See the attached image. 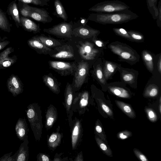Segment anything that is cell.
<instances>
[{
	"label": "cell",
	"mask_w": 161,
	"mask_h": 161,
	"mask_svg": "<svg viewBox=\"0 0 161 161\" xmlns=\"http://www.w3.org/2000/svg\"><path fill=\"white\" fill-rule=\"evenodd\" d=\"M138 17L136 13L127 9L111 13H92L87 19L103 25L119 24L127 23Z\"/></svg>",
	"instance_id": "1"
},
{
	"label": "cell",
	"mask_w": 161,
	"mask_h": 161,
	"mask_svg": "<svg viewBox=\"0 0 161 161\" xmlns=\"http://www.w3.org/2000/svg\"><path fill=\"white\" fill-rule=\"evenodd\" d=\"M130 7L118 0L105 1L97 3L89 9L95 13H111L129 9Z\"/></svg>",
	"instance_id": "2"
},
{
	"label": "cell",
	"mask_w": 161,
	"mask_h": 161,
	"mask_svg": "<svg viewBox=\"0 0 161 161\" xmlns=\"http://www.w3.org/2000/svg\"><path fill=\"white\" fill-rule=\"evenodd\" d=\"M73 25L72 20L69 22L64 21L51 28L44 29L43 31L44 32L58 37L71 39L72 36Z\"/></svg>",
	"instance_id": "3"
},
{
	"label": "cell",
	"mask_w": 161,
	"mask_h": 161,
	"mask_svg": "<svg viewBox=\"0 0 161 161\" xmlns=\"http://www.w3.org/2000/svg\"><path fill=\"white\" fill-rule=\"evenodd\" d=\"M48 63L50 68L63 76L72 75L75 72L77 68V66L74 62L49 61Z\"/></svg>",
	"instance_id": "4"
},
{
	"label": "cell",
	"mask_w": 161,
	"mask_h": 161,
	"mask_svg": "<svg viewBox=\"0 0 161 161\" xmlns=\"http://www.w3.org/2000/svg\"><path fill=\"white\" fill-rule=\"evenodd\" d=\"M89 65L83 60L78 63L75 71L74 86L75 87H80L84 83L87 75Z\"/></svg>",
	"instance_id": "5"
},
{
	"label": "cell",
	"mask_w": 161,
	"mask_h": 161,
	"mask_svg": "<svg viewBox=\"0 0 161 161\" xmlns=\"http://www.w3.org/2000/svg\"><path fill=\"white\" fill-rule=\"evenodd\" d=\"M78 47L80 56L85 60L94 59L98 52V50L94 47L93 44L88 42H82L78 45Z\"/></svg>",
	"instance_id": "6"
},
{
	"label": "cell",
	"mask_w": 161,
	"mask_h": 161,
	"mask_svg": "<svg viewBox=\"0 0 161 161\" xmlns=\"http://www.w3.org/2000/svg\"><path fill=\"white\" fill-rule=\"evenodd\" d=\"M14 51L13 48L9 47L0 53V69L9 67L17 61V56L11 55Z\"/></svg>",
	"instance_id": "7"
},
{
	"label": "cell",
	"mask_w": 161,
	"mask_h": 161,
	"mask_svg": "<svg viewBox=\"0 0 161 161\" xmlns=\"http://www.w3.org/2000/svg\"><path fill=\"white\" fill-rule=\"evenodd\" d=\"M8 89L13 96L16 97L23 91V85L19 77L12 75L8 79L7 82Z\"/></svg>",
	"instance_id": "8"
},
{
	"label": "cell",
	"mask_w": 161,
	"mask_h": 161,
	"mask_svg": "<svg viewBox=\"0 0 161 161\" xmlns=\"http://www.w3.org/2000/svg\"><path fill=\"white\" fill-rule=\"evenodd\" d=\"M30 18L43 23H50L53 20L49 13L45 9L32 7Z\"/></svg>",
	"instance_id": "9"
},
{
	"label": "cell",
	"mask_w": 161,
	"mask_h": 161,
	"mask_svg": "<svg viewBox=\"0 0 161 161\" xmlns=\"http://www.w3.org/2000/svg\"><path fill=\"white\" fill-rule=\"evenodd\" d=\"M80 26L74 28L73 30L72 36L79 37L83 39L91 38L98 35L100 31L97 30L90 27Z\"/></svg>",
	"instance_id": "10"
},
{
	"label": "cell",
	"mask_w": 161,
	"mask_h": 161,
	"mask_svg": "<svg viewBox=\"0 0 161 161\" xmlns=\"http://www.w3.org/2000/svg\"><path fill=\"white\" fill-rule=\"evenodd\" d=\"M58 52L51 56L52 58L63 59H73L75 58L74 51L69 45H65L56 47Z\"/></svg>",
	"instance_id": "11"
},
{
	"label": "cell",
	"mask_w": 161,
	"mask_h": 161,
	"mask_svg": "<svg viewBox=\"0 0 161 161\" xmlns=\"http://www.w3.org/2000/svg\"><path fill=\"white\" fill-rule=\"evenodd\" d=\"M28 46L39 54H47L51 51V49L43 43L37 38L34 36L27 41Z\"/></svg>",
	"instance_id": "12"
},
{
	"label": "cell",
	"mask_w": 161,
	"mask_h": 161,
	"mask_svg": "<svg viewBox=\"0 0 161 161\" xmlns=\"http://www.w3.org/2000/svg\"><path fill=\"white\" fill-rule=\"evenodd\" d=\"M17 0H14L11 2L7 7L6 13L10 16L14 21L17 27H21L20 17L16 3Z\"/></svg>",
	"instance_id": "13"
},
{
	"label": "cell",
	"mask_w": 161,
	"mask_h": 161,
	"mask_svg": "<svg viewBox=\"0 0 161 161\" xmlns=\"http://www.w3.org/2000/svg\"><path fill=\"white\" fill-rule=\"evenodd\" d=\"M15 131L17 137L20 141H23L27 138L28 131L27 124L25 119L19 118L15 126Z\"/></svg>",
	"instance_id": "14"
},
{
	"label": "cell",
	"mask_w": 161,
	"mask_h": 161,
	"mask_svg": "<svg viewBox=\"0 0 161 161\" xmlns=\"http://www.w3.org/2000/svg\"><path fill=\"white\" fill-rule=\"evenodd\" d=\"M21 27L26 31L34 34L40 33L41 29L39 24H37L29 18L20 17Z\"/></svg>",
	"instance_id": "15"
},
{
	"label": "cell",
	"mask_w": 161,
	"mask_h": 161,
	"mask_svg": "<svg viewBox=\"0 0 161 161\" xmlns=\"http://www.w3.org/2000/svg\"><path fill=\"white\" fill-rule=\"evenodd\" d=\"M110 48L114 53L118 55L121 58L128 60L134 61L136 59L135 56L128 49L125 50L121 45H111Z\"/></svg>",
	"instance_id": "16"
},
{
	"label": "cell",
	"mask_w": 161,
	"mask_h": 161,
	"mask_svg": "<svg viewBox=\"0 0 161 161\" xmlns=\"http://www.w3.org/2000/svg\"><path fill=\"white\" fill-rule=\"evenodd\" d=\"M28 141L26 138L21 144L19 149L16 152L17 157L15 161H26L28 158Z\"/></svg>",
	"instance_id": "17"
},
{
	"label": "cell",
	"mask_w": 161,
	"mask_h": 161,
	"mask_svg": "<svg viewBox=\"0 0 161 161\" xmlns=\"http://www.w3.org/2000/svg\"><path fill=\"white\" fill-rule=\"evenodd\" d=\"M117 106L128 117L131 119L136 117L135 112L130 104L119 100H115Z\"/></svg>",
	"instance_id": "18"
},
{
	"label": "cell",
	"mask_w": 161,
	"mask_h": 161,
	"mask_svg": "<svg viewBox=\"0 0 161 161\" xmlns=\"http://www.w3.org/2000/svg\"><path fill=\"white\" fill-rule=\"evenodd\" d=\"M38 39L45 45L49 47H54L61 46V43L57 40L43 34L36 35Z\"/></svg>",
	"instance_id": "19"
},
{
	"label": "cell",
	"mask_w": 161,
	"mask_h": 161,
	"mask_svg": "<svg viewBox=\"0 0 161 161\" xmlns=\"http://www.w3.org/2000/svg\"><path fill=\"white\" fill-rule=\"evenodd\" d=\"M42 79L44 83L51 91L56 93L59 92L58 84L53 76L49 75H45L43 76Z\"/></svg>",
	"instance_id": "20"
},
{
	"label": "cell",
	"mask_w": 161,
	"mask_h": 161,
	"mask_svg": "<svg viewBox=\"0 0 161 161\" xmlns=\"http://www.w3.org/2000/svg\"><path fill=\"white\" fill-rule=\"evenodd\" d=\"M12 26V24L9 22L6 13L0 8V29L9 33Z\"/></svg>",
	"instance_id": "21"
},
{
	"label": "cell",
	"mask_w": 161,
	"mask_h": 161,
	"mask_svg": "<svg viewBox=\"0 0 161 161\" xmlns=\"http://www.w3.org/2000/svg\"><path fill=\"white\" fill-rule=\"evenodd\" d=\"M54 5L57 16L63 19L64 21L68 20V16L65 9L59 0H55Z\"/></svg>",
	"instance_id": "22"
},
{
	"label": "cell",
	"mask_w": 161,
	"mask_h": 161,
	"mask_svg": "<svg viewBox=\"0 0 161 161\" xmlns=\"http://www.w3.org/2000/svg\"><path fill=\"white\" fill-rule=\"evenodd\" d=\"M19 14L21 16L30 18V15L31 10L32 6L28 4L18 1L17 3Z\"/></svg>",
	"instance_id": "23"
},
{
	"label": "cell",
	"mask_w": 161,
	"mask_h": 161,
	"mask_svg": "<svg viewBox=\"0 0 161 161\" xmlns=\"http://www.w3.org/2000/svg\"><path fill=\"white\" fill-rule=\"evenodd\" d=\"M108 88L113 94L117 96L126 98L130 97L128 92L124 88L116 86H110Z\"/></svg>",
	"instance_id": "24"
},
{
	"label": "cell",
	"mask_w": 161,
	"mask_h": 161,
	"mask_svg": "<svg viewBox=\"0 0 161 161\" xmlns=\"http://www.w3.org/2000/svg\"><path fill=\"white\" fill-rule=\"evenodd\" d=\"M117 65L109 61L105 62L103 69V75L105 79L107 80L116 70Z\"/></svg>",
	"instance_id": "25"
},
{
	"label": "cell",
	"mask_w": 161,
	"mask_h": 161,
	"mask_svg": "<svg viewBox=\"0 0 161 161\" xmlns=\"http://www.w3.org/2000/svg\"><path fill=\"white\" fill-rule=\"evenodd\" d=\"M147 8L154 19H156L158 15L157 3L158 0H146Z\"/></svg>",
	"instance_id": "26"
},
{
	"label": "cell",
	"mask_w": 161,
	"mask_h": 161,
	"mask_svg": "<svg viewBox=\"0 0 161 161\" xmlns=\"http://www.w3.org/2000/svg\"><path fill=\"white\" fill-rule=\"evenodd\" d=\"M73 99L72 87L70 84L68 83L65 89V102L66 109L69 111Z\"/></svg>",
	"instance_id": "27"
},
{
	"label": "cell",
	"mask_w": 161,
	"mask_h": 161,
	"mask_svg": "<svg viewBox=\"0 0 161 161\" xmlns=\"http://www.w3.org/2000/svg\"><path fill=\"white\" fill-rule=\"evenodd\" d=\"M142 55L143 60L147 69L150 71H153V63L152 56L145 50L142 52Z\"/></svg>",
	"instance_id": "28"
},
{
	"label": "cell",
	"mask_w": 161,
	"mask_h": 161,
	"mask_svg": "<svg viewBox=\"0 0 161 161\" xmlns=\"http://www.w3.org/2000/svg\"><path fill=\"white\" fill-rule=\"evenodd\" d=\"M95 139L98 145L103 152L108 156L112 157V152L108 146L100 137H96Z\"/></svg>",
	"instance_id": "29"
},
{
	"label": "cell",
	"mask_w": 161,
	"mask_h": 161,
	"mask_svg": "<svg viewBox=\"0 0 161 161\" xmlns=\"http://www.w3.org/2000/svg\"><path fill=\"white\" fill-rule=\"evenodd\" d=\"M158 92L159 89L157 86L154 84H151L145 90L143 96L145 97H154L157 96Z\"/></svg>",
	"instance_id": "30"
},
{
	"label": "cell",
	"mask_w": 161,
	"mask_h": 161,
	"mask_svg": "<svg viewBox=\"0 0 161 161\" xmlns=\"http://www.w3.org/2000/svg\"><path fill=\"white\" fill-rule=\"evenodd\" d=\"M80 125L79 121L76 122L74 127L72 135V143L73 148H75L79 137Z\"/></svg>",
	"instance_id": "31"
},
{
	"label": "cell",
	"mask_w": 161,
	"mask_h": 161,
	"mask_svg": "<svg viewBox=\"0 0 161 161\" xmlns=\"http://www.w3.org/2000/svg\"><path fill=\"white\" fill-rule=\"evenodd\" d=\"M147 118L151 122H156L158 119L157 115L154 110L152 108L146 107L144 109Z\"/></svg>",
	"instance_id": "32"
},
{
	"label": "cell",
	"mask_w": 161,
	"mask_h": 161,
	"mask_svg": "<svg viewBox=\"0 0 161 161\" xmlns=\"http://www.w3.org/2000/svg\"><path fill=\"white\" fill-rule=\"evenodd\" d=\"M113 30L117 35L129 40H133L127 31L122 28H114Z\"/></svg>",
	"instance_id": "33"
},
{
	"label": "cell",
	"mask_w": 161,
	"mask_h": 161,
	"mask_svg": "<svg viewBox=\"0 0 161 161\" xmlns=\"http://www.w3.org/2000/svg\"><path fill=\"white\" fill-rule=\"evenodd\" d=\"M95 130L97 134L104 142H107L106 136L103 130L102 126L99 123V121H97L95 127Z\"/></svg>",
	"instance_id": "34"
},
{
	"label": "cell",
	"mask_w": 161,
	"mask_h": 161,
	"mask_svg": "<svg viewBox=\"0 0 161 161\" xmlns=\"http://www.w3.org/2000/svg\"><path fill=\"white\" fill-rule=\"evenodd\" d=\"M56 117L55 114L52 109L48 110L46 115V124L47 126H50L53 124Z\"/></svg>",
	"instance_id": "35"
},
{
	"label": "cell",
	"mask_w": 161,
	"mask_h": 161,
	"mask_svg": "<svg viewBox=\"0 0 161 161\" xmlns=\"http://www.w3.org/2000/svg\"><path fill=\"white\" fill-rule=\"evenodd\" d=\"M127 31L133 40L137 41H141L143 40L144 39V36L141 33L132 30Z\"/></svg>",
	"instance_id": "36"
},
{
	"label": "cell",
	"mask_w": 161,
	"mask_h": 161,
	"mask_svg": "<svg viewBox=\"0 0 161 161\" xmlns=\"http://www.w3.org/2000/svg\"><path fill=\"white\" fill-rule=\"evenodd\" d=\"M100 106L102 110L110 117L113 116V113L111 109L100 99H98Z\"/></svg>",
	"instance_id": "37"
},
{
	"label": "cell",
	"mask_w": 161,
	"mask_h": 161,
	"mask_svg": "<svg viewBox=\"0 0 161 161\" xmlns=\"http://www.w3.org/2000/svg\"><path fill=\"white\" fill-rule=\"evenodd\" d=\"M95 73L96 76L101 83L105 84V79L104 77V75L102 70V68L100 66H97L96 67Z\"/></svg>",
	"instance_id": "38"
},
{
	"label": "cell",
	"mask_w": 161,
	"mask_h": 161,
	"mask_svg": "<svg viewBox=\"0 0 161 161\" xmlns=\"http://www.w3.org/2000/svg\"><path fill=\"white\" fill-rule=\"evenodd\" d=\"M18 1L20 2L27 4H32L36 5L42 6L48 5L47 2L43 0H17Z\"/></svg>",
	"instance_id": "39"
},
{
	"label": "cell",
	"mask_w": 161,
	"mask_h": 161,
	"mask_svg": "<svg viewBox=\"0 0 161 161\" xmlns=\"http://www.w3.org/2000/svg\"><path fill=\"white\" fill-rule=\"evenodd\" d=\"M59 134L57 133L53 134L48 140L50 145L53 147L56 146L59 142Z\"/></svg>",
	"instance_id": "40"
},
{
	"label": "cell",
	"mask_w": 161,
	"mask_h": 161,
	"mask_svg": "<svg viewBox=\"0 0 161 161\" xmlns=\"http://www.w3.org/2000/svg\"><path fill=\"white\" fill-rule=\"evenodd\" d=\"M121 76L123 80L125 81L130 83H132L134 82L135 78L133 74L126 71L122 72Z\"/></svg>",
	"instance_id": "41"
},
{
	"label": "cell",
	"mask_w": 161,
	"mask_h": 161,
	"mask_svg": "<svg viewBox=\"0 0 161 161\" xmlns=\"http://www.w3.org/2000/svg\"><path fill=\"white\" fill-rule=\"evenodd\" d=\"M132 135V133L131 131L125 130L118 133L117 136L119 139L124 140L131 136Z\"/></svg>",
	"instance_id": "42"
},
{
	"label": "cell",
	"mask_w": 161,
	"mask_h": 161,
	"mask_svg": "<svg viewBox=\"0 0 161 161\" xmlns=\"http://www.w3.org/2000/svg\"><path fill=\"white\" fill-rule=\"evenodd\" d=\"M12 152L4 154L0 158V161H15L17 153H16L13 156H11Z\"/></svg>",
	"instance_id": "43"
},
{
	"label": "cell",
	"mask_w": 161,
	"mask_h": 161,
	"mask_svg": "<svg viewBox=\"0 0 161 161\" xmlns=\"http://www.w3.org/2000/svg\"><path fill=\"white\" fill-rule=\"evenodd\" d=\"M133 151L136 156L141 161H149L147 157L139 150L134 148Z\"/></svg>",
	"instance_id": "44"
},
{
	"label": "cell",
	"mask_w": 161,
	"mask_h": 161,
	"mask_svg": "<svg viewBox=\"0 0 161 161\" xmlns=\"http://www.w3.org/2000/svg\"><path fill=\"white\" fill-rule=\"evenodd\" d=\"M88 97L89 95L87 92H85L82 94L80 100V104L81 106L85 107L87 105Z\"/></svg>",
	"instance_id": "45"
},
{
	"label": "cell",
	"mask_w": 161,
	"mask_h": 161,
	"mask_svg": "<svg viewBox=\"0 0 161 161\" xmlns=\"http://www.w3.org/2000/svg\"><path fill=\"white\" fill-rule=\"evenodd\" d=\"M158 15L156 19L157 26L160 28L161 26V0H159L158 6Z\"/></svg>",
	"instance_id": "46"
},
{
	"label": "cell",
	"mask_w": 161,
	"mask_h": 161,
	"mask_svg": "<svg viewBox=\"0 0 161 161\" xmlns=\"http://www.w3.org/2000/svg\"><path fill=\"white\" fill-rule=\"evenodd\" d=\"M10 42L8 40H4L0 42V50H2L7 46Z\"/></svg>",
	"instance_id": "47"
},
{
	"label": "cell",
	"mask_w": 161,
	"mask_h": 161,
	"mask_svg": "<svg viewBox=\"0 0 161 161\" xmlns=\"http://www.w3.org/2000/svg\"><path fill=\"white\" fill-rule=\"evenodd\" d=\"M95 36H96L93 37V40L94 42L97 46L99 47H102L103 45V42L99 40L95 39Z\"/></svg>",
	"instance_id": "48"
},
{
	"label": "cell",
	"mask_w": 161,
	"mask_h": 161,
	"mask_svg": "<svg viewBox=\"0 0 161 161\" xmlns=\"http://www.w3.org/2000/svg\"><path fill=\"white\" fill-rule=\"evenodd\" d=\"M161 57L160 56L159 60L158 63V69L159 72L161 73Z\"/></svg>",
	"instance_id": "49"
},
{
	"label": "cell",
	"mask_w": 161,
	"mask_h": 161,
	"mask_svg": "<svg viewBox=\"0 0 161 161\" xmlns=\"http://www.w3.org/2000/svg\"><path fill=\"white\" fill-rule=\"evenodd\" d=\"M42 161H49V158L46 156L45 155H42Z\"/></svg>",
	"instance_id": "50"
},
{
	"label": "cell",
	"mask_w": 161,
	"mask_h": 161,
	"mask_svg": "<svg viewBox=\"0 0 161 161\" xmlns=\"http://www.w3.org/2000/svg\"><path fill=\"white\" fill-rule=\"evenodd\" d=\"M159 105L158 108H159V113L160 114L161 113V97H160V98H159Z\"/></svg>",
	"instance_id": "51"
},
{
	"label": "cell",
	"mask_w": 161,
	"mask_h": 161,
	"mask_svg": "<svg viewBox=\"0 0 161 161\" xmlns=\"http://www.w3.org/2000/svg\"><path fill=\"white\" fill-rule=\"evenodd\" d=\"M7 38L8 37L6 36H5L2 38L1 36H0V42L2 41L5 40V39Z\"/></svg>",
	"instance_id": "52"
},
{
	"label": "cell",
	"mask_w": 161,
	"mask_h": 161,
	"mask_svg": "<svg viewBox=\"0 0 161 161\" xmlns=\"http://www.w3.org/2000/svg\"><path fill=\"white\" fill-rule=\"evenodd\" d=\"M43 0L45 2H48L49 1V0Z\"/></svg>",
	"instance_id": "53"
}]
</instances>
